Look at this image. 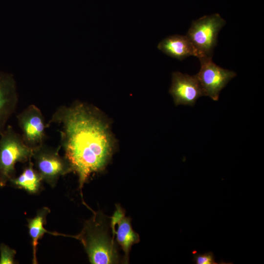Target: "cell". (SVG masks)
<instances>
[{"label":"cell","instance_id":"1","mask_svg":"<svg viewBox=\"0 0 264 264\" xmlns=\"http://www.w3.org/2000/svg\"><path fill=\"white\" fill-rule=\"evenodd\" d=\"M52 124L59 127L60 147L78 176L82 193L90 175L104 170L112 156L114 144L109 125L96 108L80 101L59 107L48 127Z\"/></svg>","mask_w":264,"mask_h":264},{"label":"cell","instance_id":"2","mask_svg":"<svg viewBox=\"0 0 264 264\" xmlns=\"http://www.w3.org/2000/svg\"><path fill=\"white\" fill-rule=\"evenodd\" d=\"M80 234L73 237L80 240L93 264H116L119 261L114 238L110 237L105 216L93 212Z\"/></svg>","mask_w":264,"mask_h":264},{"label":"cell","instance_id":"3","mask_svg":"<svg viewBox=\"0 0 264 264\" xmlns=\"http://www.w3.org/2000/svg\"><path fill=\"white\" fill-rule=\"evenodd\" d=\"M33 149L24 143L22 135L10 125L0 135V186L15 177V165L32 159Z\"/></svg>","mask_w":264,"mask_h":264},{"label":"cell","instance_id":"4","mask_svg":"<svg viewBox=\"0 0 264 264\" xmlns=\"http://www.w3.org/2000/svg\"><path fill=\"white\" fill-rule=\"evenodd\" d=\"M225 23V21L218 14L193 21L186 36L196 48L198 59L212 57L219 32Z\"/></svg>","mask_w":264,"mask_h":264},{"label":"cell","instance_id":"5","mask_svg":"<svg viewBox=\"0 0 264 264\" xmlns=\"http://www.w3.org/2000/svg\"><path fill=\"white\" fill-rule=\"evenodd\" d=\"M60 146L54 148L44 143L34 149L32 158L35 169L42 177L51 186H54L61 176L72 171V168L65 156L59 154Z\"/></svg>","mask_w":264,"mask_h":264},{"label":"cell","instance_id":"6","mask_svg":"<svg viewBox=\"0 0 264 264\" xmlns=\"http://www.w3.org/2000/svg\"><path fill=\"white\" fill-rule=\"evenodd\" d=\"M200 68L196 75L202 89L204 96L218 101L220 91L228 83L236 76L232 70L220 67L215 64L212 57L199 59Z\"/></svg>","mask_w":264,"mask_h":264},{"label":"cell","instance_id":"7","mask_svg":"<svg viewBox=\"0 0 264 264\" xmlns=\"http://www.w3.org/2000/svg\"><path fill=\"white\" fill-rule=\"evenodd\" d=\"M22 136L29 147L34 149L44 143L48 127L42 111L33 104L28 106L16 116Z\"/></svg>","mask_w":264,"mask_h":264},{"label":"cell","instance_id":"8","mask_svg":"<svg viewBox=\"0 0 264 264\" xmlns=\"http://www.w3.org/2000/svg\"><path fill=\"white\" fill-rule=\"evenodd\" d=\"M169 92L176 106H193L198 98L204 96L196 75L190 76L178 71L172 73V85Z\"/></svg>","mask_w":264,"mask_h":264},{"label":"cell","instance_id":"9","mask_svg":"<svg viewBox=\"0 0 264 264\" xmlns=\"http://www.w3.org/2000/svg\"><path fill=\"white\" fill-rule=\"evenodd\" d=\"M110 227L112 236H116L117 243L124 252L123 262L129 263V255L132 246L140 241L139 235L132 229L131 220L125 216V212L119 205L110 218Z\"/></svg>","mask_w":264,"mask_h":264},{"label":"cell","instance_id":"10","mask_svg":"<svg viewBox=\"0 0 264 264\" xmlns=\"http://www.w3.org/2000/svg\"><path fill=\"white\" fill-rule=\"evenodd\" d=\"M18 102L17 85L13 75L0 71V135L16 111Z\"/></svg>","mask_w":264,"mask_h":264},{"label":"cell","instance_id":"11","mask_svg":"<svg viewBox=\"0 0 264 264\" xmlns=\"http://www.w3.org/2000/svg\"><path fill=\"white\" fill-rule=\"evenodd\" d=\"M157 48L168 56L180 61L190 56L198 57L196 48L186 35L168 36L159 43Z\"/></svg>","mask_w":264,"mask_h":264},{"label":"cell","instance_id":"12","mask_svg":"<svg viewBox=\"0 0 264 264\" xmlns=\"http://www.w3.org/2000/svg\"><path fill=\"white\" fill-rule=\"evenodd\" d=\"M49 212V210L48 208L46 207L44 208L38 212L35 217L28 220L29 234L32 240L33 247V264H37L36 252L38 241L42 238L43 236L45 233H50L53 235H63L66 236V235L64 234L62 235L58 233L49 232L44 228V224L45 223L46 216Z\"/></svg>","mask_w":264,"mask_h":264},{"label":"cell","instance_id":"13","mask_svg":"<svg viewBox=\"0 0 264 264\" xmlns=\"http://www.w3.org/2000/svg\"><path fill=\"white\" fill-rule=\"evenodd\" d=\"M16 187L23 189L30 193H37L41 186L42 179L38 172L34 168L31 159L28 161V165L17 177L9 180Z\"/></svg>","mask_w":264,"mask_h":264},{"label":"cell","instance_id":"14","mask_svg":"<svg viewBox=\"0 0 264 264\" xmlns=\"http://www.w3.org/2000/svg\"><path fill=\"white\" fill-rule=\"evenodd\" d=\"M193 261L196 264H228L231 263H217L215 261L214 255L212 252L209 251L203 254L197 253L195 250L192 252Z\"/></svg>","mask_w":264,"mask_h":264},{"label":"cell","instance_id":"15","mask_svg":"<svg viewBox=\"0 0 264 264\" xmlns=\"http://www.w3.org/2000/svg\"><path fill=\"white\" fill-rule=\"evenodd\" d=\"M0 264H12L15 263L14 257L16 253L15 250L4 244L0 245Z\"/></svg>","mask_w":264,"mask_h":264}]
</instances>
